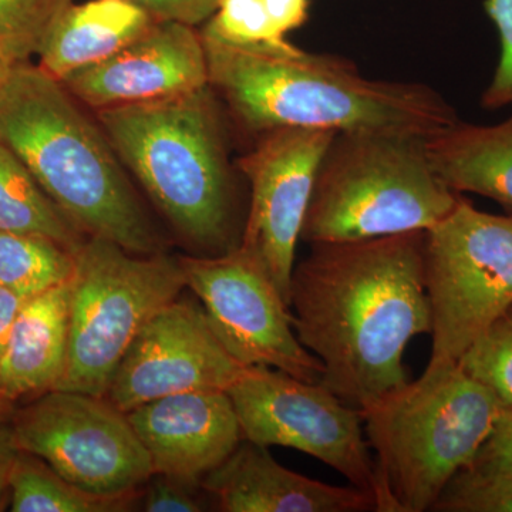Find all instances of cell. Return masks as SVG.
<instances>
[{"mask_svg":"<svg viewBox=\"0 0 512 512\" xmlns=\"http://www.w3.org/2000/svg\"><path fill=\"white\" fill-rule=\"evenodd\" d=\"M291 309L319 383L366 412L409 383L404 350L431 330L424 232L313 244L293 269Z\"/></svg>","mask_w":512,"mask_h":512,"instance_id":"cell-1","label":"cell"},{"mask_svg":"<svg viewBox=\"0 0 512 512\" xmlns=\"http://www.w3.org/2000/svg\"><path fill=\"white\" fill-rule=\"evenodd\" d=\"M202 43L212 90L252 133L311 128L430 140L460 121L454 107L426 84L369 79L339 57L289 42L239 47L202 37Z\"/></svg>","mask_w":512,"mask_h":512,"instance_id":"cell-2","label":"cell"},{"mask_svg":"<svg viewBox=\"0 0 512 512\" xmlns=\"http://www.w3.org/2000/svg\"><path fill=\"white\" fill-rule=\"evenodd\" d=\"M0 143L87 237L137 255L161 252L156 229L99 123L87 119L59 80L13 64L0 83Z\"/></svg>","mask_w":512,"mask_h":512,"instance_id":"cell-3","label":"cell"},{"mask_svg":"<svg viewBox=\"0 0 512 512\" xmlns=\"http://www.w3.org/2000/svg\"><path fill=\"white\" fill-rule=\"evenodd\" d=\"M211 86L171 99L96 110L114 153L181 237L224 249L234 188Z\"/></svg>","mask_w":512,"mask_h":512,"instance_id":"cell-4","label":"cell"},{"mask_svg":"<svg viewBox=\"0 0 512 512\" xmlns=\"http://www.w3.org/2000/svg\"><path fill=\"white\" fill-rule=\"evenodd\" d=\"M501 409L487 386L454 365L424 372L363 412L376 453V511H433L473 463Z\"/></svg>","mask_w":512,"mask_h":512,"instance_id":"cell-5","label":"cell"},{"mask_svg":"<svg viewBox=\"0 0 512 512\" xmlns=\"http://www.w3.org/2000/svg\"><path fill=\"white\" fill-rule=\"evenodd\" d=\"M429 138L412 134L339 133L320 165L303 221L311 244L363 241L426 232L461 194L431 164Z\"/></svg>","mask_w":512,"mask_h":512,"instance_id":"cell-6","label":"cell"},{"mask_svg":"<svg viewBox=\"0 0 512 512\" xmlns=\"http://www.w3.org/2000/svg\"><path fill=\"white\" fill-rule=\"evenodd\" d=\"M66 369L55 390L104 397L131 343L148 320L180 298V258L137 255L89 237L76 252Z\"/></svg>","mask_w":512,"mask_h":512,"instance_id":"cell-7","label":"cell"},{"mask_svg":"<svg viewBox=\"0 0 512 512\" xmlns=\"http://www.w3.org/2000/svg\"><path fill=\"white\" fill-rule=\"evenodd\" d=\"M431 355L426 372L458 365L512 305V215L477 210L460 197L424 232Z\"/></svg>","mask_w":512,"mask_h":512,"instance_id":"cell-8","label":"cell"},{"mask_svg":"<svg viewBox=\"0 0 512 512\" xmlns=\"http://www.w3.org/2000/svg\"><path fill=\"white\" fill-rule=\"evenodd\" d=\"M227 393L245 440L266 448L289 447L318 458L376 501V466L362 413L325 386L282 370L252 366Z\"/></svg>","mask_w":512,"mask_h":512,"instance_id":"cell-9","label":"cell"},{"mask_svg":"<svg viewBox=\"0 0 512 512\" xmlns=\"http://www.w3.org/2000/svg\"><path fill=\"white\" fill-rule=\"evenodd\" d=\"M10 426L20 451L90 493H134L154 474L127 413L106 397L50 390L19 410Z\"/></svg>","mask_w":512,"mask_h":512,"instance_id":"cell-10","label":"cell"},{"mask_svg":"<svg viewBox=\"0 0 512 512\" xmlns=\"http://www.w3.org/2000/svg\"><path fill=\"white\" fill-rule=\"evenodd\" d=\"M185 285L200 299L215 335L242 365L319 382L323 366L299 342L291 306L261 262L239 245L211 258H180Z\"/></svg>","mask_w":512,"mask_h":512,"instance_id":"cell-11","label":"cell"},{"mask_svg":"<svg viewBox=\"0 0 512 512\" xmlns=\"http://www.w3.org/2000/svg\"><path fill=\"white\" fill-rule=\"evenodd\" d=\"M335 131L279 128L261 134L239 160L251 184V207L241 247L255 256L291 306L295 254L320 165Z\"/></svg>","mask_w":512,"mask_h":512,"instance_id":"cell-12","label":"cell"},{"mask_svg":"<svg viewBox=\"0 0 512 512\" xmlns=\"http://www.w3.org/2000/svg\"><path fill=\"white\" fill-rule=\"evenodd\" d=\"M247 367L222 345L202 305L177 298L140 330L104 397L128 413L171 394L228 392Z\"/></svg>","mask_w":512,"mask_h":512,"instance_id":"cell-13","label":"cell"},{"mask_svg":"<svg viewBox=\"0 0 512 512\" xmlns=\"http://www.w3.org/2000/svg\"><path fill=\"white\" fill-rule=\"evenodd\" d=\"M74 99L94 110L171 99L210 86L201 33L158 20L143 36L103 62L60 80Z\"/></svg>","mask_w":512,"mask_h":512,"instance_id":"cell-14","label":"cell"},{"mask_svg":"<svg viewBox=\"0 0 512 512\" xmlns=\"http://www.w3.org/2000/svg\"><path fill=\"white\" fill-rule=\"evenodd\" d=\"M127 417L150 454L154 473L195 484L244 439L225 390L171 394L136 407Z\"/></svg>","mask_w":512,"mask_h":512,"instance_id":"cell-15","label":"cell"},{"mask_svg":"<svg viewBox=\"0 0 512 512\" xmlns=\"http://www.w3.org/2000/svg\"><path fill=\"white\" fill-rule=\"evenodd\" d=\"M201 487L225 512L376 511L375 498L366 491L353 485L336 487L288 470L266 447L248 440L202 478Z\"/></svg>","mask_w":512,"mask_h":512,"instance_id":"cell-16","label":"cell"},{"mask_svg":"<svg viewBox=\"0 0 512 512\" xmlns=\"http://www.w3.org/2000/svg\"><path fill=\"white\" fill-rule=\"evenodd\" d=\"M70 282L28 299L16 316L0 360V393L10 400L50 392L62 380L69 349Z\"/></svg>","mask_w":512,"mask_h":512,"instance_id":"cell-17","label":"cell"},{"mask_svg":"<svg viewBox=\"0 0 512 512\" xmlns=\"http://www.w3.org/2000/svg\"><path fill=\"white\" fill-rule=\"evenodd\" d=\"M158 22L130 0H89L64 9L40 47L37 66L53 79L103 62Z\"/></svg>","mask_w":512,"mask_h":512,"instance_id":"cell-18","label":"cell"},{"mask_svg":"<svg viewBox=\"0 0 512 512\" xmlns=\"http://www.w3.org/2000/svg\"><path fill=\"white\" fill-rule=\"evenodd\" d=\"M427 150L448 188L483 195L512 211V116L494 126L458 121L430 138Z\"/></svg>","mask_w":512,"mask_h":512,"instance_id":"cell-19","label":"cell"},{"mask_svg":"<svg viewBox=\"0 0 512 512\" xmlns=\"http://www.w3.org/2000/svg\"><path fill=\"white\" fill-rule=\"evenodd\" d=\"M0 232L42 235L76 254L86 234L37 183L20 158L0 143Z\"/></svg>","mask_w":512,"mask_h":512,"instance_id":"cell-20","label":"cell"},{"mask_svg":"<svg viewBox=\"0 0 512 512\" xmlns=\"http://www.w3.org/2000/svg\"><path fill=\"white\" fill-rule=\"evenodd\" d=\"M13 512H120L131 510L143 490L120 495L90 493L56 473L42 458L19 451L8 478Z\"/></svg>","mask_w":512,"mask_h":512,"instance_id":"cell-21","label":"cell"},{"mask_svg":"<svg viewBox=\"0 0 512 512\" xmlns=\"http://www.w3.org/2000/svg\"><path fill=\"white\" fill-rule=\"evenodd\" d=\"M311 0H220L201 36L239 47L278 46L309 19Z\"/></svg>","mask_w":512,"mask_h":512,"instance_id":"cell-22","label":"cell"},{"mask_svg":"<svg viewBox=\"0 0 512 512\" xmlns=\"http://www.w3.org/2000/svg\"><path fill=\"white\" fill-rule=\"evenodd\" d=\"M76 254L53 239L0 232V286L30 299L72 281Z\"/></svg>","mask_w":512,"mask_h":512,"instance_id":"cell-23","label":"cell"},{"mask_svg":"<svg viewBox=\"0 0 512 512\" xmlns=\"http://www.w3.org/2000/svg\"><path fill=\"white\" fill-rule=\"evenodd\" d=\"M73 0H0V59L28 63Z\"/></svg>","mask_w":512,"mask_h":512,"instance_id":"cell-24","label":"cell"},{"mask_svg":"<svg viewBox=\"0 0 512 512\" xmlns=\"http://www.w3.org/2000/svg\"><path fill=\"white\" fill-rule=\"evenodd\" d=\"M461 369L512 406V305L461 357Z\"/></svg>","mask_w":512,"mask_h":512,"instance_id":"cell-25","label":"cell"},{"mask_svg":"<svg viewBox=\"0 0 512 512\" xmlns=\"http://www.w3.org/2000/svg\"><path fill=\"white\" fill-rule=\"evenodd\" d=\"M433 511L512 512V477H484L460 471L440 495Z\"/></svg>","mask_w":512,"mask_h":512,"instance_id":"cell-26","label":"cell"},{"mask_svg":"<svg viewBox=\"0 0 512 512\" xmlns=\"http://www.w3.org/2000/svg\"><path fill=\"white\" fill-rule=\"evenodd\" d=\"M484 10L497 29L500 59L481 96V106L498 110L512 106V0H484Z\"/></svg>","mask_w":512,"mask_h":512,"instance_id":"cell-27","label":"cell"},{"mask_svg":"<svg viewBox=\"0 0 512 512\" xmlns=\"http://www.w3.org/2000/svg\"><path fill=\"white\" fill-rule=\"evenodd\" d=\"M198 488L190 483L165 474L154 473L143 487V511L147 512H200L205 511Z\"/></svg>","mask_w":512,"mask_h":512,"instance_id":"cell-28","label":"cell"},{"mask_svg":"<svg viewBox=\"0 0 512 512\" xmlns=\"http://www.w3.org/2000/svg\"><path fill=\"white\" fill-rule=\"evenodd\" d=\"M484 477H512V406H503L490 434L466 468Z\"/></svg>","mask_w":512,"mask_h":512,"instance_id":"cell-29","label":"cell"},{"mask_svg":"<svg viewBox=\"0 0 512 512\" xmlns=\"http://www.w3.org/2000/svg\"><path fill=\"white\" fill-rule=\"evenodd\" d=\"M130 2L147 10L154 19L180 22L197 28L211 18L220 0H130Z\"/></svg>","mask_w":512,"mask_h":512,"instance_id":"cell-30","label":"cell"},{"mask_svg":"<svg viewBox=\"0 0 512 512\" xmlns=\"http://www.w3.org/2000/svg\"><path fill=\"white\" fill-rule=\"evenodd\" d=\"M26 301L28 299L0 286V360H2L3 353H5L6 345H8L16 316H18L23 303Z\"/></svg>","mask_w":512,"mask_h":512,"instance_id":"cell-31","label":"cell"},{"mask_svg":"<svg viewBox=\"0 0 512 512\" xmlns=\"http://www.w3.org/2000/svg\"><path fill=\"white\" fill-rule=\"evenodd\" d=\"M19 451L12 426L0 423V485L8 484L10 468L18 457Z\"/></svg>","mask_w":512,"mask_h":512,"instance_id":"cell-32","label":"cell"},{"mask_svg":"<svg viewBox=\"0 0 512 512\" xmlns=\"http://www.w3.org/2000/svg\"><path fill=\"white\" fill-rule=\"evenodd\" d=\"M12 402L13 400L0 393V423H6V419L12 414Z\"/></svg>","mask_w":512,"mask_h":512,"instance_id":"cell-33","label":"cell"},{"mask_svg":"<svg viewBox=\"0 0 512 512\" xmlns=\"http://www.w3.org/2000/svg\"><path fill=\"white\" fill-rule=\"evenodd\" d=\"M10 498L9 483L0 485V512L10 508Z\"/></svg>","mask_w":512,"mask_h":512,"instance_id":"cell-34","label":"cell"},{"mask_svg":"<svg viewBox=\"0 0 512 512\" xmlns=\"http://www.w3.org/2000/svg\"><path fill=\"white\" fill-rule=\"evenodd\" d=\"M13 64L5 62V60L0 59V83L3 82L6 76H8L10 69H12Z\"/></svg>","mask_w":512,"mask_h":512,"instance_id":"cell-35","label":"cell"}]
</instances>
